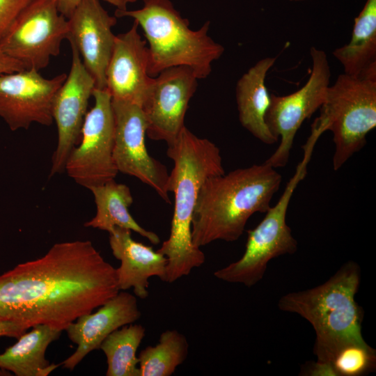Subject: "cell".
Masks as SVG:
<instances>
[{"mask_svg":"<svg viewBox=\"0 0 376 376\" xmlns=\"http://www.w3.org/2000/svg\"><path fill=\"white\" fill-rule=\"evenodd\" d=\"M119 291L116 268L91 241L56 243L0 275V320L62 331Z\"/></svg>","mask_w":376,"mask_h":376,"instance_id":"6da1fadb","label":"cell"},{"mask_svg":"<svg viewBox=\"0 0 376 376\" xmlns=\"http://www.w3.org/2000/svg\"><path fill=\"white\" fill-rule=\"evenodd\" d=\"M166 153L174 162L169 180V192L174 195V210L169 237L157 251L167 259L162 281L171 283L189 275L205 261L204 253L192 240L193 214L202 185L225 171L219 148L185 126L168 146Z\"/></svg>","mask_w":376,"mask_h":376,"instance_id":"7a4b0ae2","label":"cell"},{"mask_svg":"<svg viewBox=\"0 0 376 376\" xmlns=\"http://www.w3.org/2000/svg\"><path fill=\"white\" fill-rule=\"evenodd\" d=\"M281 180L276 169L265 162L207 178L193 214L194 244L201 248L217 240H237L253 214L269 210Z\"/></svg>","mask_w":376,"mask_h":376,"instance_id":"3957f363","label":"cell"},{"mask_svg":"<svg viewBox=\"0 0 376 376\" xmlns=\"http://www.w3.org/2000/svg\"><path fill=\"white\" fill-rule=\"evenodd\" d=\"M115 16L132 17L142 29L148 44L151 77L170 68L186 66L198 79H204L224 54V47L208 35L210 21L198 30L191 29L189 20L171 0H143L140 9L116 11Z\"/></svg>","mask_w":376,"mask_h":376,"instance_id":"277c9868","label":"cell"},{"mask_svg":"<svg viewBox=\"0 0 376 376\" xmlns=\"http://www.w3.org/2000/svg\"><path fill=\"white\" fill-rule=\"evenodd\" d=\"M360 283V267L348 261L324 283L279 299L280 310L296 313L312 325L317 359L343 343L365 340L361 332L364 311L355 299Z\"/></svg>","mask_w":376,"mask_h":376,"instance_id":"5b68a950","label":"cell"},{"mask_svg":"<svg viewBox=\"0 0 376 376\" xmlns=\"http://www.w3.org/2000/svg\"><path fill=\"white\" fill-rule=\"evenodd\" d=\"M320 115L312 125L333 134L334 171L366 143L368 134L376 127V81L345 73L329 85Z\"/></svg>","mask_w":376,"mask_h":376,"instance_id":"8992f818","label":"cell"},{"mask_svg":"<svg viewBox=\"0 0 376 376\" xmlns=\"http://www.w3.org/2000/svg\"><path fill=\"white\" fill-rule=\"evenodd\" d=\"M306 174L301 166L287 183L278 202L270 206L263 220L247 231L245 250L237 261L217 270L214 275L219 280L252 287L263 279L269 262L297 250V242L286 222L290 199L298 184Z\"/></svg>","mask_w":376,"mask_h":376,"instance_id":"52a82bcc","label":"cell"},{"mask_svg":"<svg viewBox=\"0 0 376 376\" xmlns=\"http://www.w3.org/2000/svg\"><path fill=\"white\" fill-rule=\"evenodd\" d=\"M95 102L85 117L79 143L70 152L65 171L76 183L91 189L114 180V117L111 96L95 88Z\"/></svg>","mask_w":376,"mask_h":376,"instance_id":"ba28073f","label":"cell"},{"mask_svg":"<svg viewBox=\"0 0 376 376\" xmlns=\"http://www.w3.org/2000/svg\"><path fill=\"white\" fill-rule=\"evenodd\" d=\"M310 55L312 68L306 84L287 95H270L265 120L272 134L280 139V143L265 163L274 169L285 166L298 130L325 100L331 78L327 56L315 47H311Z\"/></svg>","mask_w":376,"mask_h":376,"instance_id":"9c48e42d","label":"cell"},{"mask_svg":"<svg viewBox=\"0 0 376 376\" xmlns=\"http://www.w3.org/2000/svg\"><path fill=\"white\" fill-rule=\"evenodd\" d=\"M68 21L54 0H33L19 14L0 42L1 51L26 69L40 70L60 54Z\"/></svg>","mask_w":376,"mask_h":376,"instance_id":"30bf717a","label":"cell"},{"mask_svg":"<svg viewBox=\"0 0 376 376\" xmlns=\"http://www.w3.org/2000/svg\"><path fill=\"white\" fill-rule=\"evenodd\" d=\"M114 117L113 159L118 172L133 176L152 188L170 203L167 168L148 152V124L142 108L112 100Z\"/></svg>","mask_w":376,"mask_h":376,"instance_id":"8fae6325","label":"cell"},{"mask_svg":"<svg viewBox=\"0 0 376 376\" xmlns=\"http://www.w3.org/2000/svg\"><path fill=\"white\" fill-rule=\"evenodd\" d=\"M198 79L191 69L177 66L166 69L152 78L141 107L147 120L146 135L169 146L185 127L189 103Z\"/></svg>","mask_w":376,"mask_h":376,"instance_id":"7c38bea8","label":"cell"},{"mask_svg":"<svg viewBox=\"0 0 376 376\" xmlns=\"http://www.w3.org/2000/svg\"><path fill=\"white\" fill-rule=\"evenodd\" d=\"M70 45V70L52 104V116L57 128V144L52 158L49 178L65 171L67 159L80 141L88 101L95 88V80L84 66L77 49Z\"/></svg>","mask_w":376,"mask_h":376,"instance_id":"4fadbf2b","label":"cell"},{"mask_svg":"<svg viewBox=\"0 0 376 376\" xmlns=\"http://www.w3.org/2000/svg\"><path fill=\"white\" fill-rule=\"evenodd\" d=\"M66 77L47 79L33 69L0 75V117L12 131L52 125L53 99Z\"/></svg>","mask_w":376,"mask_h":376,"instance_id":"5bb4252c","label":"cell"},{"mask_svg":"<svg viewBox=\"0 0 376 376\" xmlns=\"http://www.w3.org/2000/svg\"><path fill=\"white\" fill-rule=\"evenodd\" d=\"M67 40L77 49L95 88H106V72L116 36V17L110 15L99 0H81L68 19Z\"/></svg>","mask_w":376,"mask_h":376,"instance_id":"9a60e30c","label":"cell"},{"mask_svg":"<svg viewBox=\"0 0 376 376\" xmlns=\"http://www.w3.org/2000/svg\"><path fill=\"white\" fill-rule=\"evenodd\" d=\"M134 21L125 33L116 36L106 72V89L113 100L142 107L152 78L148 75V47Z\"/></svg>","mask_w":376,"mask_h":376,"instance_id":"2e32d148","label":"cell"},{"mask_svg":"<svg viewBox=\"0 0 376 376\" xmlns=\"http://www.w3.org/2000/svg\"><path fill=\"white\" fill-rule=\"evenodd\" d=\"M141 315L136 297L125 290L119 291L96 312L82 315L67 327L68 337L77 347L61 365L73 370L88 353L100 349L111 332L134 323Z\"/></svg>","mask_w":376,"mask_h":376,"instance_id":"e0dca14e","label":"cell"},{"mask_svg":"<svg viewBox=\"0 0 376 376\" xmlns=\"http://www.w3.org/2000/svg\"><path fill=\"white\" fill-rule=\"evenodd\" d=\"M109 233V245L113 256L120 261L116 269L119 290L131 288L136 297L148 296L149 279L164 276L166 258L151 246L135 241L129 229L115 227Z\"/></svg>","mask_w":376,"mask_h":376,"instance_id":"ac0fdd59","label":"cell"},{"mask_svg":"<svg viewBox=\"0 0 376 376\" xmlns=\"http://www.w3.org/2000/svg\"><path fill=\"white\" fill-rule=\"evenodd\" d=\"M276 59V57H265L259 60L240 78L236 85V102L241 125L254 137L267 145L278 141L265 120L270 104L265 78Z\"/></svg>","mask_w":376,"mask_h":376,"instance_id":"d6986e66","label":"cell"},{"mask_svg":"<svg viewBox=\"0 0 376 376\" xmlns=\"http://www.w3.org/2000/svg\"><path fill=\"white\" fill-rule=\"evenodd\" d=\"M332 54L345 74L376 81V0L366 1L354 19L350 40Z\"/></svg>","mask_w":376,"mask_h":376,"instance_id":"ffe728a7","label":"cell"},{"mask_svg":"<svg viewBox=\"0 0 376 376\" xmlns=\"http://www.w3.org/2000/svg\"><path fill=\"white\" fill-rule=\"evenodd\" d=\"M31 329L0 354L1 370L16 376H47L61 365L51 363L45 358V352L49 344L59 338L61 331L45 324Z\"/></svg>","mask_w":376,"mask_h":376,"instance_id":"44dd1931","label":"cell"},{"mask_svg":"<svg viewBox=\"0 0 376 376\" xmlns=\"http://www.w3.org/2000/svg\"><path fill=\"white\" fill-rule=\"evenodd\" d=\"M90 191L94 196L96 213L84 226L108 233L115 227L123 228L146 237L153 244L159 243L158 235L141 226L129 212L133 197L128 186L112 180Z\"/></svg>","mask_w":376,"mask_h":376,"instance_id":"7402d4cb","label":"cell"},{"mask_svg":"<svg viewBox=\"0 0 376 376\" xmlns=\"http://www.w3.org/2000/svg\"><path fill=\"white\" fill-rule=\"evenodd\" d=\"M145 333L142 325L132 323L113 331L103 340L100 349L107 358V376H139L136 351Z\"/></svg>","mask_w":376,"mask_h":376,"instance_id":"603a6c76","label":"cell"},{"mask_svg":"<svg viewBox=\"0 0 376 376\" xmlns=\"http://www.w3.org/2000/svg\"><path fill=\"white\" fill-rule=\"evenodd\" d=\"M188 352L185 336L176 329L166 330L157 345L148 346L139 353V376H171L185 361Z\"/></svg>","mask_w":376,"mask_h":376,"instance_id":"cb8c5ba5","label":"cell"},{"mask_svg":"<svg viewBox=\"0 0 376 376\" xmlns=\"http://www.w3.org/2000/svg\"><path fill=\"white\" fill-rule=\"evenodd\" d=\"M318 361L330 364L336 376H361L375 371L376 351L365 340L347 341Z\"/></svg>","mask_w":376,"mask_h":376,"instance_id":"d4e9b609","label":"cell"},{"mask_svg":"<svg viewBox=\"0 0 376 376\" xmlns=\"http://www.w3.org/2000/svg\"><path fill=\"white\" fill-rule=\"evenodd\" d=\"M33 0H0V42L22 10Z\"/></svg>","mask_w":376,"mask_h":376,"instance_id":"484cf974","label":"cell"},{"mask_svg":"<svg viewBox=\"0 0 376 376\" xmlns=\"http://www.w3.org/2000/svg\"><path fill=\"white\" fill-rule=\"evenodd\" d=\"M301 373V375L308 376H336L330 364L318 360L315 362L305 363Z\"/></svg>","mask_w":376,"mask_h":376,"instance_id":"4316f807","label":"cell"},{"mask_svg":"<svg viewBox=\"0 0 376 376\" xmlns=\"http://www.w3.org/2000/svg\"><path fill=\"white\" fill-rule=\"evenodd\" d=\"M29 327L22 323L10 320H0V336L18 338Z\"/></svg>","mask_w":376,"mask_h":376,"instance_id":"83f0119b","label":"cell"},{"mask_svg":"<svg viewBox=\"0 0 376 376\" xmlns=\"http://www.w3.org/2000/svg\"><path fill=\"white\" fill-rule=\"evenodd\" d=\"M26 69L19 61L10 58L0 49V75L11 73Z\"/></svg>","mask_w":376,"mask_h":376,"instance_id":"f1b7e54d","label":"cell"},{"mask_svg":"<svg viewBox=\"0 0 376 376\" xmlns=\"http://www.w3.org/2000/svg\"><path fill=\"white\" fill-rule=\"evenodd\" d=\"M59 13L68 19L81 0H54Z\"/></svg>","mask_w":376,"mask_h":376,"instance_id":"f546056e","label":"cell"},{"mask_svg":"<svg viewBox=\"0 0 376 376\" xmlns=\"http://www.w3.org/2000/svg\"><path fill=\"white\" fill-rule=\"evenodd\" d=\"M116 8V11H123L127 10L130 3H134L137 0H103Z\"/></svg>","mask_w":376,"mask_h":376,"instance_id":"4dcf8cb0","label":"cell"},{"mask_svg":"<svg viewBox=\"0 0 376 376\" xmlns=\"http://www.w3.org/2000/svg\"><path fill=\"white\" fill-rule=\"evenodd\" d=\"M290 1H306V0H289Z\"/></svg>","mask_w":376,"mask_h":376,"instance_id":"1f68e13d","label":"cell"}]
</instances>
